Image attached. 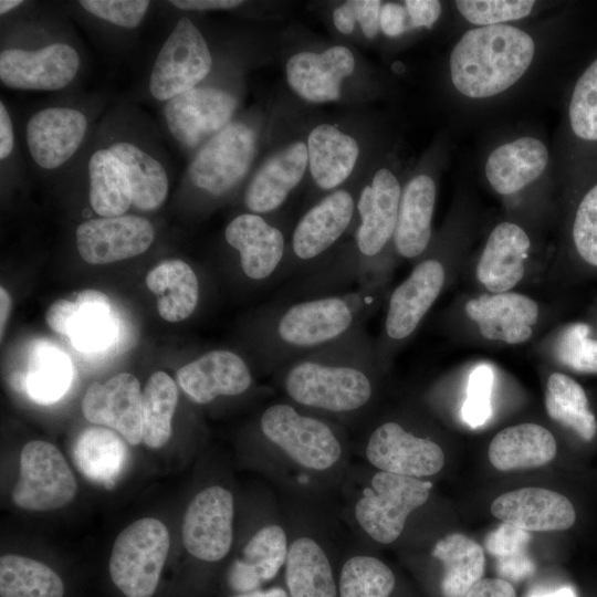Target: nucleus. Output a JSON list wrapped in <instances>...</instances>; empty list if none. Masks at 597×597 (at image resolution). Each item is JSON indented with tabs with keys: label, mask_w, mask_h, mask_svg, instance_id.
<instances>
[{
	"label": "nucleus",
	"mask_w": 597,
	"mask_h": 597,
	"mask_svg": "<svg viewBox=\"0 0 597 597\" xmlns=\"http://www.w3.org/2000/svg\"><path fill=\"white\" fill-rule=\"evenodd\" d=\"M253 433L260 469L283 499L335 507L354 452L344 426L282 398L260 411Z\"/></svg>",
	"instance_id": "1"
},
{
	"label": "nucleus",
	"mask_w": 597,
	"mask_h": 597,
	"mask_svg": "<svg viewBox=\"0 0 597 597\" xmlns=\"http://www.w3.org/2000/svg\"><path fill=\"white\" fill-rule=\"evenodd\" d=\"M384 370L364 327L287 363L271 378L283 399L359 431L370 420Z\"/></svg>",
	"instance_id": "2"
},
{
	"label": "nucleus",
	"mask_w": 597,
	"mask_h": 597,
	"mask_svg": "<svg viewBox=\"0 0 597 597\" xmlns=\"http://www.w3.org/2000/svg\"><path fill=\"white\" fill-rule=\"evenodd\" d=\"M385 283L307 295L279 294L251 331L255 367L270 377L287 363L364 328L380 304Z\"/></svg>",
	"instance_id": "3"
},
{
	"label": "nucleus",
	"mask_w": 597,
	"mask_h": 597,
	"mask_svg": "<svg viewBox=\"0 0 597 597\" xmlns=\"http://www.w3.org/2000/svg\"><path fill=\"white\" fill-rule=\"evenodd\" d=\"M432 483L352 463L339 489L343 521L358 543L379 546L396 543L409 517L430 499Z\"/></svg>",
	"instance_id": "4"
},
{
	"label": "nucleus",
	"mask_w": 597,
	"mask_h": 597,
	"mask_svg": "<svg viewBox=\"0 0 597 597\" xmlns=\"http://www.w3.org/2000/svg\"><path fill=\"white\" fill-rule=\"evenodd\" d=\"M535 54L533 38L509 24L467 31L450 54V77L469 98H486L513 86Z\"/></svg>",
	"instance_id": "5"
},
{
	"label": "nucleus",
	"mask_w": 597,
	"mask_h": 597,
	"mask_svg": "<svg viewBox=\"0 0 597 597\" xmlns=\"http://www.w3.org/2000/svg\"><path fill=\"white\" fill-rule=\"evenodd\" d=\"M289 528L283 580L289 597H338L339 517L335 507L282 498Z\"/></svg>",
	"instance_id": "6"
},
{
	"label": "nucleus",
	"mask_w": 597,
	"mask_h": 597,
	"mask_svg": "<svg viewBox=\"0 0 597 597\" xmlns=\"http://www.w3.org/2000/svg\"><path fill=\"white\" fill-rule=\"evenodd\" d=\"M401 192L396 175L388 168H380L357 197L356 253L346 259L359 284L385 283V276L377 269V259L394 239Z\"/></svg>",
	"instance_id": "7"
},
{
	"label": "nucleus",
	"mask_w": 597,
	"mask_h": 597,
	"mask_svg": "<svg viewBox=\"0 0 597 597\" xmlns=\"http://www.w3.org/2000/svg\"><path fill=\"white\" fill-rule=\"evenodd\" d=\"M353 451L374 469L421 480L439 473L446 460L437 441L395 418L368 421L358 431Z\"/></svg>",
	"instance_id": "8"
},
{
	"label": "nucleus",
	"mask_w": 597,
	"mask_h": 597,
	"mask_svg": "<svg viewBox=\"0 0 597 597\" xmlns=\"http://www.w3.org/2000/svg\"><path fill=\"white\" fill-rule=\"evenodd\" d=\"M357 199L346 189L328 192L297 220L289 241L281 282L301 277L324 262V256L350 228Z\"/></svg>",
	"instance_id": "9"
},
{
	"label": "nucleus",
	"mask_w": 597,
	"mask_h": 597,
	"mask_svg": "<svg viewBox=\"0 0 597 597\" xmlns=\"http://www.w3.org/2000/svg\"><path fill=\"white\" fill-rule=\"evenodd\" d=\"M447 281V270L438 258L419 261L389 294L380 336L375 341L383 367L398 346L417 331L441 294Z\"/></svg>",
	"instance_id": "10"
},
{
	"label": "nucleus",
	"mask_w": 597,
	"mask_h": 597,
	"mask_svg": "<svg viewBox=\"0 0 597 597\" xmlns=\"http://www.w3.org/2000/svg\"><path fill=\"white\" fill-rule=\"evenodd\" d=\"M170 545L167 527L153 517L133 522L117 536L109 574L126 597H151L157 589Z\"/></svg>",
	"instance_id": "11"
},
{
	"label": "nucleus",
	"mask_w": 597,
	"mask_h": 597,
	"mask_svg": "<svg viewBox=\"0 0 597 597\" xmlns=\"http://www.w3.org/2000/svg\"><path fill=\"white\" fill-rule=\"evenodd\" d=\"M289 528L282 503L270 491L256 525L251 530L227 572L234 594L263 588L283 570L289 549Z\"/></svg>",
	"instance_id": "12"
},
{
	"label": "nucleus",
	"mask_w": 597,
	"mask_h": 597,
	"mask_svg": "<svg viewBox=\"0 0 597 597\" xmlns=\"http://www.w3.org/2000/svg\"><path fill=\"white\" fill-rule=\"evenodd\" d=\"M256 151V134L242 122H231L207 139L191 160L188 177L207 195L219 198L247 175Z\"/></svg>",
	"instance_id": "13"
},
{
	"label": "nucleus",
	"mask_w": 597,
	"mask_h": 597,
	"mask_svg": "<svg viewBox=\"0 0 597 597\" xmlns=\"http://www.w3.org/2000/svg\"><path fill=\"white\" fill-rule=\"evenodd\" d=\"M212 56L200 30L187 17L179 19L161 45L149 77V92L158 101L196 87L210 72Z\"/></svg>",
	"instance_id": "14"
},
{
	"label": "nucleus",
	"mask_w": 597,
	"mask_h": 597,
	"mask_svg": "<svg viewBox=\"0 0 597 597\" xmlns=\"http://www.w3.org/2000/svg\"><path fill=\"white\" fill-rule=\"evenodd\" d=\"M234 514V495L227 486L212 484L201 489L182 521L181 537L187 552L210 564L226 558L233 546Z\"/></svg>",
	"instance_id": "15"
},
{
	"label": "nucleus",
	"mask_w": 597,
	"mask_h": 597,
	"mask_svg": "<svg viewBox=\"0 0 597 597\" xmlns=\"http://www.w3.org/2000/svg\"><path fill=\"white\" fill-rule=\"evenodd\" d=\"M75 493L74 474L55 446L33 440L22 448L20 478L12 491L17 506L32 511L55 510L67 504Z\"/></svg>",
	"instance_id": "16"
},
{
	"label": "nucleus",
	"mask_w": 597,
	"mask_h": 597,
	"mask_svg": "<svg viewBox=\"0 0 597 597\" xmlns=\"http://www.w3.org/2000/svg\"><path fill=\"white\" fill-rule=\"evenodd\" d=\"M224 240L237 252L245 280L270 286L281 282L289 241L279 226L264 216L243 212L227 224Z\"/></svg>",
	"instance_id": "17"
},
{
	"label": "nucleus",
	"mask_w": 597,
	"mask_h": 597,
	"mask_svg": "<svg viewBox=\"0 0 597 597\" xmlns=\"http://www.w3.org/2000/svg\"><path fill=\"white\" fill-rule=\"evenodd\" d=\"M235 108L231 93L196 86L165 102L164 117L175 140L185 148H195L228 126Z\"/></svg>",
	"instance_id": "18"
},
{
	"label": "nucleus",
	"mask_w": 597,
	"mask_h": 597,
	"mask_svg": "<svg viewBox=\"0 0 597 597\" xmlns=\"http://www.w3.org/2000/svg\"><path fill=\"white\" fill-rule=\"evenodd\" d=\"M80 65L77 51L66 43L36 50L6 49L0 53V80L13 90L57 91L75 78Z\"/></svg>",
	"instance_id": "19"
},
{
	"label": "nucleus",
	"mask_w": 597,
	"mask_h": 597,
	"mask_svg": "<svg viewBox=\"0 0 597 597\" xmlns=\"http://www.w3.org/2000/svg\"><path fill=\"white\" fill-rule=\"evenodd\" d=\"M179 387L196 404L209 405L219 398L245 395L255 387L252 367L238 353L212 349L180 367Z\"/></svg>",
	"instance_id": "20"
},
{
	"label": "nucleus",
	"mask_w": 597,
	"mask_h": 597,
	"mask_svg": "<svg viewBox=\"0 0 597 597\" xmlns=\"http://www.w3.org/2000/svg\"><path fill=\"white\" fill-rule=\"evenodd\" d=\"M154 238L153 224L134 214L90 219L75 232L77 251L90 264H107L139 255Z\"/></svg>",
	"instance_id": "21"
},
{
	"label": "nucleus",
	"mask_w": 597,
	"mask_h": 597,
	"mask_svg": "<svg viewBox=\"0 0 597 597\" xmlns=\"http://www.w3.org/2000/svg\"><path fill=\"white\" fill-rule=\"evenodd\" d=\"M139 381L128 373L104 384L93 383L82 400V412L92 423L118 432L129 444L143 441V409Z\"/></svg>",
	"instance_id": "22"
},
{
	"label": "nucleus",
	"mask_w": 597,
	"mask_h": 597,
	"mask_svg": "<svg viewBox=\"0 0 597 597\" xmlns=\"http://www.w3.org/2000/svg\"><path fill=\"white\" fill-rule=\"evenodd\" d=\"M464 310L485 339L510 345L527 342L540 317L536 301L514 291L471 297Z\"/></svg>",
	"instance_id": "23"
},
{
	"label": "nucleus",
	"mask_w": 597,
	"mask_h": 597,
	"mask_svg": "<svg viewBox=\"0 0 597 597\" xmlns=\"http://www.w3.org/2000/svg\"><path fill=\"white\" fill-rule=\"evenodd\" d=\"M355 70L353 52L333 45L321 53L301 51L289 57L285 77L291 90L310 103L335 102L343 81Z\"/></svg>",
	"instance_id": "24"
},
{
	"label": "nucleus",
	"mask_w": 597,
	"mask_h": 597,
	"mask_svg": "<svg viewBox=\"0 0 597 597\" xmlns=\"http://www.w3.org/2000/svg\"><path fill=\"white\" fill-rule=\"evenodd\" d=\"M86 130L87 118L76 108L56 106L40 109L27 124L28 150L39 167L55 169L76 153Z\"/></svg>",
	"instance_id": "25"
},
{
	"label": "nucleus",
	"mask_w": 597,
	"mask_h": 597,
	"mask_svg": "<svg viewBox=\"0 0 597 597\" xmlns=\"http://www.w3.org/2000/svg\"><path fill=\"white\" fill-rule=\"evenodd\" d=\"M493 516L526 532L569 528L576 520L572 502L563 494L537 486L516 489L491 504Z\"/></svg>",
	"instance_id": "26"
},
{
	"label": "nucleus",
	"mask_w": 597,
	"mask_h": 597,
	"mask_svg": "<svg viewBox=\"0 0 597 597\" xmlns=\"http://www.w3.org/2000/svg\"><path fill=\"white\" fill-rule=\"evenodd\" d=\"M308 168L306 143L295 140L271 156L249 182L243 202L248 212L265 216L279 210Z\"/></svg>",
	"instance_id": "27"
},
{
	"label": "nucleus",
	"mask_w": 597,
	"mask_h": 597,
	"mask_svg": "<svg viewBox=\"0 0 597 597\" xmlns=\"http://www.w3.org/2000/svg\"><path fill=\"white\" fill-rule=\"evenodd\" d=\"M530 248L522 227L510 221L496 224L478 260L476 280L489 293L512 291L524 276Z\"/></svg>",
	"instance_id": "28"
},
{
	"label": "nucleus",
	"mask_w": 597,
	"mask_h": 597,
	"mask_svg": "<svg viewBox=\"0 0 597 597\" xmlns=\"http://www.w3.org/2000/svg\"><path fill=\"white\" fill-rule=\"evenodd\" d=\"M437 197L434 180L427 174L413 176L401 192L392 244L405 259H416L428 248Z\"/></svg>",
	"instance_id": "29"
},
{
	"label": "nucleus",
	"mask_w": 597,
	"mask_h": 597,
	"mask_svg": "<svg viewBox=\"0 0 597 597\" xmlns=\"http://www.w3.org/2000/svg\"><path fill=\"white\" fill-rule=\"evenodd\" d=\"M308 171L316 187L334 191L349 178L359 157L357 140L331 124L312 128L306 139Z\"/></svg>",
	"instance_id": "30"
},
{
	"label": "nucleus",
	"mask_w": 597,
	"mask_h": 597,
	"mask_svg": "<svg viewBox=\"0 0 597 597\" xmlns=\"http://www.w3.org/2000/svg\"><path fill=\"white\" fill-rule=\"evenodd\" d=\"M548 163L546 145L535 137H520L496 147L485 163V177L503 196L522 190L537 179Z\"/></svg>",
	"instance_id": "31"
},
{
	"label": "nucleus",
	"mask_w": 597,
	"mask_h": 597,
	"mask_svg": "<svg viewBox=\"0 0 597 597\" xmlns=\"http://www.w3.org/2000/svg\"><path fill=\"white\" fill-rule=\"evenodd\" d=\"M557 446L545 427L525 422L504 428L490 442L488 457L499 471L538 468L551 462Z\"/></svg>",
	"instance_id": "32"
},
{
	"label": "nucleus",
	"mask_w": 597,
	"mask_h": 597,
	"mask_svg": "<svg viewBox=\"0 0 597 597\" xmlns=\"http://www.w3.org/2000/svg\"><path fill=\"white\" fill-rule=\"evenodd\" d=\"M146 285L157 296L159 315L168 322H181L190 317L198 307L199 277L182 260L160 262L147 274Z\"/></svg>",
	"instance_id": "33"
},
{
	"label": "nucleus",
	"mask_w": 597,
	"mask_h": 597,
	"mask_svg": "<svg viewBox=\"0 0 597 597\" xmlns=\"http://www.w3.org/2000/svg\"><path fill=\"white\" fill-rule=\"evenodd\" d=\"M431 556L443 567L440 588L443 597H464L483 578L485 556L483 548L461 533H451L438 540Z\"/></svg>",
	"instance_id": "34"
},
{
	"label": "nucleus",
	"mask_w": 597,
	"mask_h": 597,
	"mask_svg": "<svg viewBox=\"0 0 597 597\" xmlns=\"http://www.w3.org/2000/svg\"><path fill=\"white\" fill-rule=\"evenodd\" d=\"M107 148L127 175L133 206L144 211L158 209L169 191L168 176L160 161L130 142L118 140Z\"/></svg>",
	"instance_id": "35"
},
{
	"label": "nucleus",
	"mask_w": 597,
	"mask_h": 597,
	"mask_svg": "<svg viewBox=\"0 0 597 597\" xmlns=\"http://www.w3.org/2000/svg\"><path fill=\"white\" fill-rule=\"evenodd\" d=\"M73 458L82 474L111 488L126 463L127 448L113 430L93 426L77 436Z\"/></svg>",
	"instance_id": "36"
},
{
	"label": "nucleus",
	"mask_w": 597,
	"mask_h": 597,
	"mask_svg": "<svg viewBox=\"0 0 597 597\" xmlns=\"http://www.w3.org/2000/svg\"><path fill=\"white\" fill-rule=\"evenodd\" d=\"M397 579L394 570L362 544L346 547L337 569L338 597H391Z\"/></svg>",
	"instance_id": "37"
},
{
	"label": "nucleus",
	"mask_w": 597,
	"mask_h": 597,
	"mask_svg": "<svg viewBox=\"0 0 597 597\" xmlns=\"http://www.w3.org/2000/svg\"><path fill=\"white\" fill-rule=\"evenodd\" d=\"M77 312L67 337L82 353H100L117 338L119 324L111 300L97 290H83L76 295Z\"/></svg>",
	"instance_id": "38"
},
{
	"label": "nucleus",
	"mask_w": 597,
	"mask_h": 597,
	"mask_svg": "<svg viewBox=\"0 0 597 597\" xmlns=\"http://www.w3.org/2000/svg\"><path fill=\"white\" fill-rule=\"evenodd\" d=\"M90 203L101 218L124 216L132 203L127 175L108 148L95 150L88 161Z\"/></svg>",
	"instance_id": "39"
},
{
	"label": "nucleus",
	"mask_w": 597,
	"mask_h": 597,
	"mask_svg": "<svg viewBox=\"0 0 597 597\" xmlns=\"http://www.w3.org/2000/svg\"><path fill=\"white\" fill-rule=\"evenodd\" d=\"M545 409L551 419L590 441L597 433V420L584 388L566 374L555 371L547 378Z\"/></svg>",
	"instance_id": "40"
},
{
	"label": "nucleus",
	"mask_w": 597,
	"mask_h": 597,
	"mask_svg": "<svg viewBox=\"0 0 597 597\" xmlns=\"http://www.w3.org/2000/svg\"><path fill=\"white\" fill-rule=\"evenodd\" d=\"M73 376L69 356L54 345L41 344L30 356L24 385L35 402L50 405L66 394Z\"/></svg>",
	"instance_id": "41"
},
{
	"label": "nucleus",
	"mask_w": 597,
	"mask_h": 597,
	"mask_svg": "<svg viewBox=\"0 0 597 597\" xmlns=\"http://www.w3.org/2000/svg\"><path fill=\"white\" fill-rule=\"evenodd\" d=\"M64 585L48 565L7 554L0 558L1 597H63Z\"/></svg>",
	"instance_id": "42"
},
{
	"label": "nucleus",
	"mask_w": 597,
	"mask_h": 597,
	"mask_svg": "<svg viewBox=\"0 0 597 597\" xmlns=\"http://www.w3.org/2000/svg\"><path fill=\"white\" fill-rule=\"evenodd\" d=\"M178 387L164 373H154L142 394L143 442L153 449L163 447L171 436V419L178 404Z\"/></svg>",
	"instance_id": "43"
},
{
	"label": "nucleus",
	"mask_w": 597,
	"mask_h": 597,
	"mask_svg": "<svg viewBox=\"0 0 597 597\" xmlns=\"http://www.w3.org/2000/svg\"><path fill=\"white\" fill-rule=\"evenodd\" d=\"M569 124L585 140H597V59L577 80L569 103Z\"/></svg>",
	"instance_id": "44"
},
{
	"label": "nucleus",
	"mask_w": 597,
	"mask_h": 597,
	"mask_svg": "<svg viewBox=\"0 0 597 597\" xmlns=\"http://www.w3.org/2000/svg\"><path fill=\"white\" fill-rule=\"evenodd\" d=\"M585 323L567 326L556 342V357L566 367L585 374H597V339L590 338Z\"/></svg>",
	"instance_id": "45"
},
{
	"label": "nucleus",
	"mask_w": 597,
	"mask_h": 597,
	"mask_svg": "<svg viewBox=\"0 0 597 597\" xmlns=\"http://www.w3.org/2000/svg\"><path fill=\"white\" fill-rule=\"evenodd\" d=\"M535 1L530 0H459L455 7L461 15L479 27L503 24L502 22L527 17Z\"/></svg>",
	"instance_id": "46"
},
{
	"label": "nucleus",
	"mask_w": 597,
	"mask_h": 597,
	"mask_svg": "<svg viewBox=\"0 0 597 597\" xmlns=\"http://www.w3.org/2000/svg\"><path fill=\"white\" fill-rule=\"evenodd\" d=\"M572 233L579 256L589 265L597 268V184L580 200Z\"/></svg>",
	"instance_id": "47"
},
{
	"label": "nucleus",
	"mask_w": 597,
	"mask_h": 597,
	"mask_svg": "<svg viewBox=\"0 0 597 597\" xmlns=\"http://www.w3.org/2000/svg\"><path fill=\"white\" fill-rule=\"evenodd\" d=\"M492 384L493 373L485 365L478 366L470 374L461 416L464 422L472 428L484 425L491 417Z\"/></svg>",
	"instance_id": "48"
},
{
	"label": "nucleus",
	"mask_w": 597,
	"mask_h": 597,
	"mask_svg": "<svg viewBox=\"0 0 597 597\" xmlns=\"http://www.w3.org/2000/svg\"><path fill=\"white\" fill-rule=\"evenodd\" d=\"M81 7L94 17L117 27L134 29L146 15L150 2L145 0H83Z\"/></svg>",
	"instance_id": "49"
},
{
	"label": "nucleus",
	"mask_w": 597,
	"mask_h": 597,
	"mask_svg": "<svg viewBox=\"0 0 597 597\" xmlns=\"http://www.w3.org/2000/svg\"><path fill=\"white\" fill-rule=\"evenodd\" d=\"M528 540V532L502 523L488 536L485 546L493 556L501 559L524 553Z\"/></svg>",
	"instance_id": "50"
},
{
	"label": "nucleus",
	"mask_w": 597,
	"mask_h": 597,
	"mask_svg": "<svg viewBox=\"0 0 597 597\" xmlns=\"http://www.w3.org/2000/svg\"><path fill=\"white\" fill-rule=\"evenodd\" d=\"M379 28L390 38L399 36L410 27V20L405 6L388 2L381 6Z\"/></svg>",
	"instance_id": "51"
},
{
	"label": "nucleus",
	"mask_w": 597,
	"mask_h": 597,
	"mask_svg": "<svg viewBox=\"0 0 597 597\" xmlns=\"http://www.w3.org/2000/svg\"><path fill=\"white\" fill-rule=\"evenodd\" d=\"M76 301L60 298L53 302L46 313L45 321L48 326L60 335L67 336L72 321L77 312Z\"/></svg>",
	"instance_id": "52"
},
{
	"label": "nucleus",
	"mask_w": 597,
	"mask_h": 597,
	"mask_svg": "<svg viewBox=\"0 0 597 597\" xmlns=\"http://www.w3.org/2000/svg\"><path fill=\"white\" fill-rule=\"evenodd\" d=\"M410 27L432 28L441 14V3L437 0H406Z\"/></svg>",
	"instance_id": "53"
},
{
	"label": "nucleus",
	"mask_w": 597,
	"mask_h": 597,
	"mask_svg": "<svg viewBox=\"0 0 597 597\" xmlns=\"http://www.w3.org/2000/svg\"><path fill=\"white\" fill-rule=\"evenodd\" d=\"M356 20L367 39H374L379 31L381 1L354 0Z\"/></svg>",
	"instance_id": "54"
},
{
	"label": "nucleus",
	"mask_w": 597,
	"mask_h": 597,
	"mask_svg": "<svg viewBox=\"0 0 597 597\" xmlns=\"http://www.w3.org/2000/svg\"><path fill=\"white\" fill-rule=\"evenodd\" d=\"M464 597H516L513 586L503 578H482Z\"/></svg>",
	"instance_id": "55"
},
{
	"label": "nucleus",
	"mask_w": 597,
	"mask_h": 597,
	"mask_svg": "<svg viewBox=\"0 0 597 597\" xmlns=\"http://www.w3.org/2000/svg\"><path fill=\"white\" fill-rule=\"evenodd\" d=\"M498 569L501 575L513 579H520L530 575L534 565L524 553L499 559Z\"/></svg>",
	"instance_id": "56"
},
{
	"label": "nucleus",
	"mask_w": 597,
	"mask_h": 597,
	"mask_svg": "<svg viewBox=\"0 0 597 597\" xmlns=\"http://www.w3.org/2000/svg\"><path fill=\"white\" fill-rule=\"evenodd\" d=\"M240 0H174L170 4L185 11L226 10L239 7Z\"/></svg>",
	"instance_id": "57"
},
{
	"label": "nucleus",
	"mask_w": 597,
	"mask_h": 597,
	"mask_svg": "<svg viewBox=\"0 0 597 597\" xmlns=\"http://www.w3.org/2000/svg\"><path fill=\"white\" fill-rule=\"evenodd\" d=\"M14 147V134L11 117L3 102L0 103V158L7 159Z\"/></svg>",
	"instance_id": "58"
},
{
	"label": "nucleus",
	"mask_w": 597,
	"mask_h": 597,
	"mask_svg": "<svg viewBox=\"0 0 597 597\" xmlns=\"http://www.w3.org/2000/svg\"><path fill=\"white\" fill-rule=\"evenodd\" d=\"M333 23L343 34H350L357 23L354 0L344 2L333 11Z\"/></svg>",
	"instance_id": "59"
},
{
	"label": "nucleus",
	"mask_w": 597,
	"mask_h": 597,
	"mask_svg": "<svg viewBox=\"0 0 597 597\" xmlns=\"http://www.w3.org/2000/svg\"><path fill=\"white\" fill-rule=\"evenodd\" d=\"M231 597H289L284 585H274L269 588H260L249 593L234 594Z\"/></svg>",
	"instance_id": "60"
},
{
	"label": "nucleus",
	"mask_w": 597,
	"mask_h": 597,
	"mask_svg": "<svg viewBox=\"0 0 597 597\" xmlns=\"http://www.w3.org/2000/svg\"><path fill=\"white\" fill-rule=\"evenodd\" d=\"M12 310V298L9 292L0 287V335L3 337L4 327Z\"/></svg>",
	"instance_id": "61"
},
{
	"label": "nucleus",
	"mask_w": 597,
	"mask_h": 597,
	"mask_svg": "<svg viewBox=\"0 0 597 597\" xmlns=\"http://www.w3.org/2000/svg\"><path fill=\"white\" fill-rule=\"evenodd\" d=\"M527 597H577L576 591L570 586H564L555 590L541 591L528 595Z\"/></svg>",
	"instance_id": "62"
},
{
	"label": "nucleus",
	"mask_w": 597,
	"mask_h": 597,
	"mask_svg": "<svg viewBox=\"0 0 597 597\" xmlns=\"http://www.w3.org/2000/svg\"><path fill=\"white\" fill-rule=\"evenodd\" d=\"M21 4H23V1H21V0H1L0 1V13L6 14V13L12 11L13 9L20 7Z\"/></svg>",
	"instance_id": "63"
}]
</instances>
